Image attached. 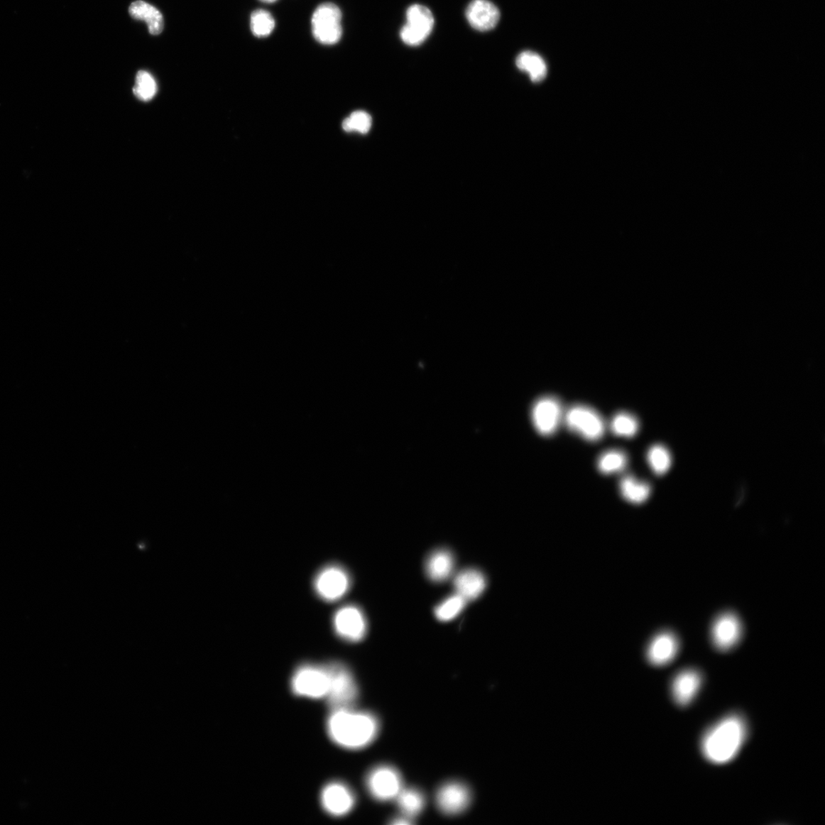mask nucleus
<instances>
[{
    "mask_svg": "<svg viewBox=\"0 0 825 825\" xmlns=\"http://www.w3.org/2000/svg\"><path fill=\"white\" fill-rule=\"evenodd\" d=\"M379 728L373 714L354 708L332 710L327 723L330 739L338 746L351 750L370 745L377 738Z\"/></svg>",
    "mask_w": 825,
    "mask_h": 825,
    "instance_id": "nucleus-1",
    "label": "nucleus"
},
{
    "mask_svg": "<svg viewBox=\"0 0 825 825\" xmlns=\"http://www.w3.org/2000/svg\"><path fill=\"white\" fill-rule=\"evenodd\" d=\"M748 734L745 721L738 714L722 719L703 737L704 756L712 763L724 764L737 756Z\"/></svg>",
    "mask_w": 825,
    "mask_h": 825,
    "instance_id": "nucleus-2",
    "label": "nucleus"
},
{
    "mask_svg": "<svg viewBox=\"0 0 825 825\" xmlns=\"http://www.w3.org/2000/svg\"><path fill=\"white\" fill-rule=\"evenodd\" d=\"M329 689L326 699L331 710L354 708L359 689L354 674L339 662L327 663Z\"/></svg>",
    "mask_w": 825,
    "mask_h": 825,
    "instance_id": "nucleus-3",
    "label": "nucleus"
},
{
    "mask_svg": "<svg viewBox=\"0 0 825 825\" xmlns=\"http://www.w3.org/2000/svg\"><path fill=\"white\" fill-rule=\"evenodd\" d=\"M296 696L311 699H326L329 689L327 663H305L296 669L290 681Z\"/></svg>",
    "mask_w": 825,
    "mask_h": 825,
    "instance_id": "nucleus-4",
    "label": "nucleus"
},
{
    "mask_svg": "<svg viewBox=\"0 0 825 825\" xmlns=\"http://www.w3.org/2000/svg\"><path fill=\"white\" fill-rule=\"evenodd\" d=\"M312 33L317 41L323 45H332L339 42L343 35L342 28V12L339 8L331 3L319 5L311 19Z\"/></svg>",
    "mask_w": 825,
    "mask_h": 825,
    "instance_id": "nucleus-5",
    "label": "nucleus"
},
{
    "mask_svg": "<svg viewBox=\"0 0 825 825\" xmlns=\"http://www.w3.org/2000/svg\"><path fill=\"white\" fill-rule=\"evenodd\" d=\"M350 586L349 572L337 564H331L319 570L314 581L317 596L328 602L337 601L343 598Z\"/></svg>",
    "mask_w": 825,
    "mask_h": 825,
    "instance_id": "nucleus-6",
    "label": "nucleus"
},
{
    "mask_svg": "<svg viewBox=\"0 0 825 825\" xmlns=\"http://www.w3.org/2000/svg\"><path fill=\"white\" fill-rule=\"evenodd\" d=\"M406 18L407 23L400 32L402 41L412 47L420 45L434 29V15L427 7L415 4L408 9Z\"/></svg>",
    "mask_w": 825,
    "mask_h": 825,
    "instance_id": "nucleus-7",
    "label": "nucleus"
},
{
    "mask_svg": "<svg viewBox=\"0 0 825 825\" xmlns=\"http://www.w3.org/2000/svg\"><path fill=\"white\" fill-rule=\"evenodd\" d=\"M564 419L571 431L589 441L599 440L605 432V422L602 417L595 410L587 406H572L566 412Z\"/></svg>",
    "mask_w": 825,
    "mask_h": 825,
    "instance_id": "nucleus-8",
    "label": "nucleus"
},
{
    "mask_svg": "<svg viewBox=\"0 0 825 825\" xmlns=\"http://www.w3.org/2000/svg\"><path fill=\"white\" fill-rule=\"evenodd\" d=\"M366 785L371 796L381 802L396 799L403 790L400 774L390 766H379L369 772Z\"/></svg>",
    "mask_w": 825,
    "mask_h": 825,
    "instance_id": "nucleus-9",
    "label": "nucleus"
},
{
    "mask_svg": "<svg viewBox=\"0 0 825 825\" xmlns=\"http://www.w3.org/2000/svg\"><path fill=\"white\" fill-rule=\"evenodd\" d=\"M333 625L339 638L353 643L364 640L368 630L367 620L364 611L354 605L339 608L334 616Z\"/></svg>",
    "mask_w": 825,
    "mask_h": 825,
    "instance_id": "nucleus-10",
    "label": "nucleus"
},
{
    "mask_svg": "<svg viewBox=\"0 0 825 825\" xmlns=\"http://www.w3.org/2000/svg\"><path fill=\"white\" fill-rule=\"evenodd\" d=\"M320 802L324 811L332 816L342 817L354 809L355 794L347 785L333 782L327 785L320 794Z\"/></svg>",
    "mask_w": 825,
    "mask_h": 825,
    "instance_id": "nucleus-11",
    "label": "nucleus"
},
{
    "mask_svg": "<svg viewBox=\"0 0 825 825\" xmlns=\"http://www.w3.org/2000/svg\"><path fill=\"white\" fill-rule=\"evenodd\" d=\"M562 405L553 397H543L537 400L532 408L533 425L542 436L554 434L562 417Z\"/></svg>",
    "mask_w": 825,
    "mask_h": 825,
    "instance_id": "nucleus-12",
    "label": "nucleus"
},
{
    "mask_svg": "<svg viewBox=\"0 0 825 825\" xmlns=\"http://www.w3.org/2000/svg\"><path fill=\"white\" fill-rule=\"evenodd\" d=\"M471 792L464 783L452 782L441 787L437 794V803L442 812L455 816L469 807Z\"/></svg>",
    "mask_w": 825,
    "mask_h": 825,
    "instance_id": "nucleus-13",
    "label": "nucleus"
},
{
    "mask_svg": "<svg viewBox=\"0 0 825 825\" xmlns=\"http://www.w3.org/2000/svg\"><path fill=\"white\" fill-rule=\"evenodd\" d=\"M741 635L740 620L732 613H723L714 621L711 629L714 645L721 651L729 650L736 646Z\"/></svg>",
    "mask_w": 825,
    "mask_h": 825,
    "instance_id": "nucleus-14",
    "label": "nucleus"
},
{
    "mask_svg": "<svg viewBox=\"0 0 825 825\" xmlns=\"http://www.w3.org/2000/svg\"><path fill=\"white\" fill-rule=\"evenodd\" d=\"M469 25L479 32H488L498 25L501 14L498 8L488 0H472L466 10Z\"/></svg>",
    "mask_w": 825,
    "mask_h": 825,
    "instance_id": "nucleus-15",
    "label": "nucleus"
},
{
    "mask_svg": "<svg viewBox=\"0 0 825 825\" xmlns=\"http://www.w3.org/2000/svg\"><path fill=\"white\" fill-rule=\"evenodd\" d=\"M677 638L670 632H662L650 642L648 658L654 666L662 667L672 662L679 651Z\"/></svg>",
    "mask_w": 825,
    "mask_h": 825,
    "instance_id": "nucleus-16",
    "label": "nucleus"
},
{
    "mask_svg": "<svg viewBox=\"0 0 825 825\" xmlns=\"http://www.w3.org/2000/svg\"><path fill=\"white\" fill-rule=\"evenodd\" d=\"M701 684V674L694 670H686L674 679L672 696L681 706H687L696 697Z\"/></svg>",
    "mask_w": 825,
    "mask_h": 825,
    "instance_id": "nucleus-17",
    "label": "nucleus"
},
{
    "mask_svg": "<svg viewBox=\"0 0 825 825\" xmlns=\"http://www.w3.org/2000/svg\"><path fill=\"white\" fill-rule=\"evenodd\" d=\"M486 585L485 576L473 569L460 572L454 579L457 593L467 601L478 599L485 591Z\"/></svg>",
    "mask_w": 825,
    "mask_h": 825,
    "instance_id": "nucleus-18",
    "label": "nucleus"
},
{
    "mask_svg": "<svg viewBox=\"0 0 825 825\" xmlns=\"http://www.w3.org/2000/svg\"><path fill=\"white\" fill-rule=\"evenodd\" d=\"M455 560L447 550H438L431 553L426 562L427 574L430 580L442 582L447 580L454 572Z\"/></svg>",
    "mask_w": 825,
    "mask_h": 825,
    "instance_id": "nucleus-19",
    "label": "nucleus"
},
{
    "mask_svg": "<svg viewBox=\"0 0 825 825\" xmlns=\"http://www.w3.org/2000/svg\"><path fill=\"white\" fill-rule=\"evenodd\" d=\"M129 11L133 18L143 20L147 23L150 34L157 35L163 31V16L155 6L138 0L130 5Z\"/></svg>",
    "mask_w": 825,
    "mask_h": 825,
    "instance_id": "nucleus-20",
    "label": "nucleus"
},
{
    "mask_svg": "<svg viewBox=\"0 0 825 825\" xmlns=\"http://www.w3.org/2000/svg\"><path fill=\"white\" fill-rule=\"evenodd\" d=\"M398 807L404 816L410 819L416 817L425 807L426 799L416 789H404L396 798Z\"/></svg>",
    "mask_w": 825,
    "mask_h": 825,
    "instance_id": "nucleus-21",
    "label": "nucleus"
},
{
    "mask_svg": "<svg viewBox=\"0 0 825 825\" xmlns=\"http://www.w3.org/2000/svg\"><path fill=\"white\" fill-rule=\"evenodd\" d=\"M516 65L523 72L530 75L533 82H540L547 76V67L543 59L532 52L520 53L516 59Z\"/></svg>",
    "mask_w": 825,
    "mask_h": 825,
    "instance_id": "nucleus-22",
    "label": "nucleus"
},
{
    "mask_svg": "<svg viewBox=\"0 0 825 825\" xmlns=\"http://www.w3.org/2000/svg\"><path fill=\"white\" fill-rule=\"evenodd\" d=\"M621 495L633 504H642L649 498L650 486L647 482L639 481L632 476L623 477L620 483Z\"/></svg>",
    "mask_w": 825,
    "mask_h": 825,
    "instance_id": "nucleus-23",
    "label": "nucleus"
},
{
    "mask_svg": "<svg viewBox=\"0 0 825 825\" xmlns=\"http://www.w3.org/2000/svg\"><path fill=\"white\" fill-rule=\"evenodd\" d=\"M467 601L459 594L448 597L442 601L435 608L436 618L442 622H447L456 618L464 611Z\"/></svg>",
    "mask_w": 825,
    "mask_h": 825,
    "instance_id": "nucleus-24",
    "label": "nucleus"
},
{
    "mask_svg": "<svg viewBox=\"0 0 825 825\" xmlns=\"http://www.w3.org/2000/svg\"><path fill=\"white\" fill-rule=\"evenodd\" d=\"M627 462L628 458L625 452L611 450L600 457L598 466L603 474L608 475L623 470L627 466Z\"/></svg>",
    "mask_w": 825,
    "mask_h": 825,
    "instance_id": "nucleus-25",
    "label": "nucleus"
},
{
    "mask_svg": "<svg viewBox=\"0 0 825 825\" xmlns=\"http://www.w3.org/2000/svg\"><path fill=\"white\" fill-rule=\"evenodd\" d=\"M611 428L616 435L629 438L637 434L639 422L635 416L622 412L613 417Z\"/></svg>",
    "mask_w": 825,
    "mask_h": 825,
    "instance_id": "nucleus-26",
    "label": "nucleus"
},
{
    "mask_svg": "<svg viewBox=\"0 0 825 825\" xmlns=\"http://www.w3.org/2000/svg\"><path fill=\"white\" fill-rule=\"evenodd\" d=\"M649 464L657 476L667 473L672 465V457L669 450L661 445L651 447L648 452Z\"/></svg>",
    "mask_w": 825,
    "mask_h": 825,
    "instance_id": "nucleus-27",
    "label": "nucleus"
},
{
    "mask_svg": "<svg viewBox=\"0 0 825 825\" xmlns=\"http://www.w3.org/2000/svg\"><path fill=\"white\" fill-rule=\"evenodd\" d=\"M275 26V19L270 13L263 9L256 10L251 16V29L256 37L268 36Z\"/></svg>",
    "mask_w": 825,
    "mask_h": 825,
    "instance_id": "nucleus-28",
    "label": "nucleus"
},
{
    "mask_svg": "<svg viewBox=\"0 0 825 825\" xmlns=\"http://www.w3.org/2000/svg\"><path fill=\"white\" fill-rule=\"evenodd\" d=\"M157 89L154 77L145 70H140L136 75L134 94L141 100L148 102L155 97Z\"/></svg>",
    "mask_w": 825,
    "mask_h": 825,
    "instance_id": "nucleus-29",
    "label": "nucleus"
},
{
    "mask_svg": "<svg viewBox=\"0 0 825 825\" xmlns=\"http://www.w3.org/2000/svg\"><path fill=\"white\" fill-rule=\"evenodd\" d=\"M372 124L370 115L364 111H356L345 119L343 122V129L347 133L356 132L361 134L368 133Z\"/></svg>",
    "mask_w": 825,
    "mask_h": 825,
    "instance_id": "nucleus-30",
    "label": "nucleus"
},
{
    "mask_svg": "<svg viewBox=\"0 0 825 825\" xmlns=\"http://www.w3.org/2000/svg\"><path fill=\"white\" fill-rule=\"evenodd\" d=\"M261 1L266 2V3H274V2L277 1V0H261Z\"/></svg>",
    "mask_w": 825,
    "mask_h": 825,
    "instance_id": "nucleus-31",
    "label": "nucleus"
}]
</instances>
